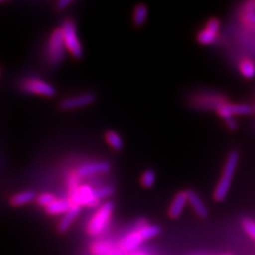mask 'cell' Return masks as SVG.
Returning a JSON list of instances; mask_svg holds the SVG:
<instances>
[{
	"label": "cell",
	"instance_id": "obj_1",
	"mask_svg": "<svg viewBox=\"0 0 255 255\" xmlns=\"http://www.w3.org/2000/svg\"><path fill=\"white\" fill-rule=\"evenodd\" d=\"M238 159H239L238 151L236 150L231 151L226 161V165H225V168H223L221 178L216 186V189L214 191V198L216 201L225 200V198L227 197L229 188L231 186V183H232V179L236 169Z\"/></svg>",
	"mask_w": 255,
	"mask_h": 255
},
{
	"label": "cell",
	"instance_id": "obj_2",
	"mask_svg": "<svg viewBox=\"0 0 255 255\" xmlns=\"http://www.w3.org/2000/svg\"><path fill=\"white\" fill-rule=\"evenodd\" d=\"M161 232V229L154 225H143L137 230L128 234L121 242V248L124 251H133L149 238L155 237Z\"/></svg>",
	"mask_w": 255,
	"mask_h": 255
},
{
	"label": "cell",
	"instance_id": "obj_3",
	"mask_svg": "<svg viewBox=\"0 0 255 255\" xmlns=\"http://www.w3.org/2000/svg\"><path fill=\"white\" fill-rule=\"evenodd\" d=\"M60 30L62 32L63 42L64 45H65L66 50L69 51V53L73 55L74 58H81L83 54V48L78 37L75 22L70 19L64 20Z\"/></svg>",
	"mask_w": 255,
	"mask_h": 255
},
{
	"label": "cell",
	"instance_id": "obj_4",
	"mask_svg": "<svg viewBox=\"0 0 255 255\" xmlns=\"http://www.w3.org/2000/svg\"><path fill=\"white\" fill-rule=\"evenodd\" d=\"M113 209L114 204L112 202H107L101 205L99 210L92 217L89 226H87V232L93 236L100 235L109 225Z\"/></svg>",
	"mask_w": 255,
	"mask_h": 255
},
{
	"label": "cell",
	"instance_id": "obj_5",
	"mask_svg": "<svg viewBox=\"0 0 255 255\" xmlns=\"http://www.w3.org/2000/svg\"><path fill=\"white\" fill-rule=\"evenodd\" d=\"M66 51L67 50L65 45H64L63 42L62 32L60 28L55 29L51 33L47 45V57L48 60H49V63L54 66L59 65L60 63H62L64 58H65Z\"/></svg>",
	"mask_w": 255,
	"mask_h": 255
},
{
	"label": "cell",
	"instance_id": "obj_6",
	"mask_svg": "<svg viewBox=\"0 0 255 255\" xmlns=\"http://www.w3.org/2000/svg\"><path fill=\"white\" fill-rule=\"evenodd\" d=\"M69 201L71 204H76L81 207L85 206H96L99 204V201L95 198L94 189L90 185H80L78 188L69 190Z\"/></svg>",
	"mask_w": 255,
	"mask_h": 255
},
{
	"label": "cell",
	"instance_id": "obj_7",
	"mask_svg": "<svg viewBox=\"0 0 255 255\" xmlns=\"http://www.w3.org/2000/svg\"><path fill=\"white\" fill-rule=\"evenodd\" d=\"M20 87L23 92L45 96V97H53L55 93H57L51 84L37 78L25 79L21 82Z\"/></svg>",
	"mask_w": 255,
	"mask_h": 255
},
{
	"label": "cell",
	"instance_id": "obj_8",
	"mask_svg": "<svg viewBox=\"0 0 255 255\" xmlns=\"http://www.w3.org/2000/svg\"><path fill=\"white\" fill-rule=\"evenodd\" d=\"M219 28H220V22L217 18L210 19L207 21L205 28L198 33L197 35L198 42L201 45L213 44L218 35Z\"/></svg>",
	"mask_w": 255,
	"mask_h": 255
},
{
	"label": "cell",
	"instance_id": "obj_9",
	"mask_svg": "<svg viewBox=\"0 0 255 255\" xmlns=\"http://www.w3.org/2000/svg\"><path fill=\"white\" fill-rule=\"evenodd\" d=\"M96 97L93 93H85L79 96H74V97L65 98L61 101L60 107L63 110H73L78 108H83L90 106L95 101Z\"/></svg>",
	"mask_w": 255,
	"mask_h": 255
},
{
	"label": "cell",
	"instance_id": "obj_10",
	"mask_svg": "<svg viewBox=\"0 0 255 255\" xmlns=\"http://www.w3.org/2000/svg\"><path fill=\"white\" fill-rule=\"evenodd\" d=\"M111 169V166L107 162H95L89 163L80 166L77 170V175L79 178H87L92 177V175L103 174L109 172Z\"/></svg>",
	"mask_w": 255,
	"mask_h": 255
},
{
	"label": "cell",
	"instance_id": "obj_11",
	"mask_svg": "<svg viewBox=\"0 0 255 255\" xmlns=\"http://www.w3.org/2000/svg\"><path fill=\"white\" fill-rule=\"evenodd\" d=\"M218 114L225 119L233 117L234 115H247L252 113V108L249 105H234V103H225L217 109Z\"/></svg>",
	"mask_w": 255,
	"mask_h": 255
},
{
	"label": "cell",
	"instance_id": "obj_12",
	"mask_svg": "<svg viewBox=\"0 0 255 255\" xmlns=\"http://www.w3.org/2000/svg\"><path fill=\"white\" fill-rule=\"evenodd\" d=\"M195 107L198 109H218L227 103V99L218 95H201L195 97Z\"/></svg>",
	"mask_w": 255,
	"mask_h": 255
},
{
	"label": "cell",
	"instance_id": "obj_13",
	"mask_svg": "<svg viewBox=\"0 0 255 255\" xmlns=\"http://www.w3.org/2000/svg\"><path fill=\"white\" fill-rule=\"evenodd\" d=\"M186 197H187V202L190 204V206L193 207V210L196 212L198 216H200L202 218L206 217L207 214V209L203 201L200 199V197L198 196V194L194 190H187L185 191Z\"/></svg>",
	"mask_w": 255,
	"mask_h": 255
},
{
	"label": "cell",
	"instance_id": "obj_14",
	"mask_svg": "<svg viewBox=\"0 0 255 255\" xmlns=\"http://www.w3.org/2000/svg\"><path fill=\"white\" fill-rule=\"evenodd\" d=\"M186 203H187L186 193L185 191H180V193L175 195L169 206V210H168L169 216L172 218H178L182 214L183 210H184Z\"/></svg>",
	"mask_w": 255,
	"mask_h": 255
},
{
	"label": "cell",
	"instance_id": "obj_15",
	"mask_svg": "<svg viewBox=\"0 0 255 255\" xmlns=\"http://www.w3.org/2000/svg\"><path fill=\"white\" fill-rule=\"evenodd\" d=\"M80 210H81V207H80L79 205L71 204L69 210L65 214H64V216L62 217V219L59 223L58 229L60 232H66V231L69 229V227L71 226V223L74 222V220L79 215Z\"/></svg>",
	"mask_w": 255,
	"mask_h": 255
},
{
	"label": "cell",
	"instance_id": "obj_16",
	"mask_svg": "<svg viewBox=\"0 0 255 255\" xmlns=\"http://www.w3.org/2000/svg\"><path fill=\"white\" fill-rule=\"evenodd\" d=\"M70 206L71 202L69 201V199H55L53 202H51L45 209L49 215H60L65 214Z\"/></svg>",
	"mask_w": 255,
	"mask_h": 255
},
{
	"label": "cell",
	"instance_id": "obj_17",
	"mask_svg": "<svg viewBox=\"0 0 255 255\" xmlns=\"http://www.w3.org/2000/svg\"><path fill=\"white\" fill-rule=\"evenodd\" d=\"M36 199V194L32 190H25L15 194L11 198V204L14 206H22L31 203Z\"/></svg>",
	"mask_w": 255,
	"mask_h": 255
},
{
	"label": "cell",
	"instance_id": "obj_18",
	"mask_svg": "<svg viewBox=\"0 0 255 255\" xmlns=\"http://www.w3.org/2000/svg\"><path fill=\"white\" fill-rule=\"evenodd\" d=\"M148 18V7L143 4H138L133 13V22L135 26L141 27Z\"/></svg>",
	"mask_w": 255,
	"mask_h": 255
},
{
	"label": "cell",
	"instance_id": "obj_19",
	"mask_svg": "<svg viewBox=\"0 0 255 255\" xmlns=\"http://www.w3.org/2000/svg\"><path fill=\"white\" fill-rule=\"evenodd\" d=\"M106 140L110 145L111 148H113L116 151L122 150L124 147V141L121 137V135L117 134L114 131H109L106 134Z\"/></svg>",
	"mask_w": 255,
	"mask_h": 255
},
{
	"label": "cell",
	"instance_id": "obj_20",
	"mask_svg": "<svg viewBox=\"0 0 255 255\" xmlns=\"http://www.w3.org/2000/svg\"><path fill=\"white\" fill-rule=\"evenodd\" d=\"M112 246L106 242H98L93 245L92 251L96 255H110L112 254Z\"/></svg>",
	"mask_w": 255,
	"mask_h": 255
},
{
	"label": "cell",
	"instance_id": "obj_21",
	"mask_svg": "<svg viewBox=\"0 0 255 255\" xmlns=\"http://www.w3.org/2000/svg\"><path fill=\"white\" fill-rule=\"evenodd\" d=\"M155 179H156L155 172L152 169H148L142 173L141 178H140V183L143 187L150 188L154 185Z\"/></svg>",
	"mask_w": 255,
	"mask_h": 255
},
{
	"label": "cell",
	"instance_id": "obj_22",
	"mask_svg": "<svg viewBox=\"0 0 255 255\" xmlns=\"http://www.w3.org/2000/svg\"><path fill=\"white\" fill-rule=\"evenodd\" d=\"M239 69H241V73L247 78L251 79L254 76V64L252 61L246 59L244 60L241 65H239Z\"/></svg>",
	"mask_w": 255,
	"mask_h": 255
},
{
	"label": "cell",
	"instance_id": "obj_23",
	"mask_svg": "<svg viewBox=\"0 0 255 255\" xmlns=\"http://www.w3.org/2000/svg\"><path fill=\"white\" fill-rule=\"evenodd\" d=\"M55 196L51 193H44V194H41L39 196H36V203L42 206V207H47L48 205H49L51 202H53L55 200Z\"/></svg>",
	"mask_w": 255,
	"mask_h": 255
},
{
	"label": "cell",
	"instance_id": "obj_24",
	"mask_svg": "<svg viewBox=\"0 0 255 255\" xmlns=\"http://www.w3.org/2000/svg\"><path fill=\"white\" fill-rule=\"evenodd\" d=\"M113 193H114V189H113V187H111V186H103V187H99V188L94 189L95 198L97 199L98 201L111 196Z\"/></svg>",
	"mask_w": 255,
	"mask_h": 255
},
{
	"label": "cell",
	"instance_id": "obj_25",
	"mask_svg": "<svg viewBox=\"0 0 255 255\" xmlns=\"http://www.w3.org/2000/svg\"><path fill=\"white\" fill-rule=\"evenodd\" d=\"M243 228L247 234H248L252 239H255V225L252 219L245 218L243 220Z\"/></svg>",
	"mask_w": 255,
	"mask_h": 255
},
{
	"label": "cell",
	"instance_id": "obj_26",
	"mask_svg": "<svg viewBox=\"0 0 255 255\" xmlns=\"http://www.w3.org/2000/svg\"><path fill=\"white\" fill-rule=\"evenodd\" d=\"M71 2V0H60V1L57 3V7L59 11H62L64 9H66V6H68Z\"/></svg>",
	"mask_w": 255,
	"mask_h": 255
},
{
	"label": "cell",
	"instance_id": "obj_27",
	"mask_svg": "<svg viewBox=\"0 0 255 255\" xmlns=\"http://www.w3.org/2000/svg\"><path fill=\"white\" fill-rule=\"evenodd\" d=\"M132 255H149V254H147V253H145V252H141V251H138V252H136V253H133Z\"/></svg>",
	"mask_w": 255,
	"mask_h": 255
},
{
	"label": "cell",
	"instance_id": "obj_28",
	"mask_svg": "<svg viewBox=\"0 0 255 255\" xmlns=\"http://www.w3.org/2000/svg\"><path fill=\"white\" fill-rule=\"evenodd\" d=\"M0 75H1V67H0Z\"/></svg>",
	"mask_w": 255,
	"mask_h": 255
},
{
	"label": "cell",
	"instance_id": "obj_29",
	"mask_svg": "<svg viewBox=\"0 0 255 255\" xmlns=\"http://www.w3.org/2000/svg\"><path fill=\"white\" fill-rule=\"evenodd\" d=\"M225 255H230V254H225Z\"/></svg>",
	"mask_w": 255,
	"mask_h": 255
}]
</instances>
